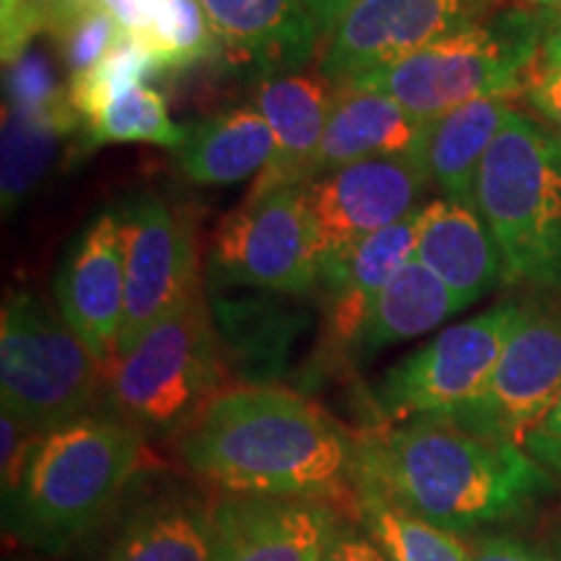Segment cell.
<instances>
[{
	"label": "cell",
	"instance_id": "1",
	"mask_svg": "<svg viewBox=\"0 0 561 561\" xmlns=\"http://www.w3.org/2000/svg\"><path fill=\"white\" fill-rule=\"evenodd\" d=\"M187 471L224 494L356 504L359 445L297 392L227 388L178 437Z\"/></svg>",
	"mask_w": 561,
	"mask_h": 561
},
{
	"label": "cell",
	"instance_id": "2",
	"mask_svg": "<svg viewBox=\"0 0 561 561\" xmlns=\"http://www.w3.org/2000/svg\"><path fill=\"white\" fill-rule=\"evenodd\" d=\"M356 483L458 536L517 520L553 491V476L520 445L445 416L411 419L364 439Z\"/></svg>",
	"mask_w": 561,
	"mask_h": 561
},
{
	"label": "cell",
	"instance_id": "3",
	"mask_svg": "<svg viewBox=\"0 0 561 561\" xmlns=\"http://www.w3.org/2000/svg\"><path fill=\"white\" fill-rule=\"evenodd\" d=\"M146 460V437L107 413H89L34 442L16 496L13 533L34 549L62 551L128 494Z\"/></svg>",
	"mask_w": 561,
	"mask_h": 561
},
{
	"label": "cell",
	"instance_id": "4",
	"mask_svg": "<svg viewBox=\"0 0 561 561\" xmlns=\"http://www.w3.org/2000/svg\"><path fill=\"white\" fill-rule=\"evenodd\" d=\"M473 206L507 284L561 289V136L512 110L481 161Z\"/></svg>",
	"mask_w": 561,
	"mask_h": 561
},
{
	"label": "cell",
	"instance_id": "5",
	"mask_svg": "<svg viewBox=\"0 0 561 561\" xmlns=\"http://www.w3.org/2000/svg\"><path fill=\"white\" fill-rule=\"evenodd\" d=\"M543 21L546 11H502L346 87L388 94L419 121H434L481 96H517L536 68Z\"/></svg>",
	"mask_w": 561,
	"mask_h": 561
},
{
	"label": "cell",
	"instance_id": "6",
	"mask_svg": "<svg viewBox=\"0 0 561 561\" xmlns=\"http://www.w3.org/2000/svg\"><path fill=\"white\" fill-rule=\"evenodd\" d=\"M224 380L219 331L201 294L110 364L102 405L144 437H180L227 390Z\"/></svg>",
	"mask_w": 561,
	"mask_h": 561
},
{
	"label": "cell",
	"instance_id": "7",
	"mask_svg": "<svg viewBox=\"0 0 561 561\" xmlns=\"http://www.w3.org/2000/svg\"><path fill=\"white\" fill-rule=\"evenodd\" d=\"M107 369L60 312L37 294L13 291L0 318V403L32 430L89 416L102 401Z\"/></svg>",
	"mask_w": 561,
	"mask_h": 561
},
{
	"label": "cell",
	"instance_id": "8",
	"mask_svg": "<svg viewBox=\"0 0 561 561\" xmlns=\"http://www.w3.org/2000/svg\"><path fill=\"white\" fill-rule=\"evenodd\" d=\"M528 307L502 301L476 318L445 328L411 351L371 390L377 411L390 424L421 416H447L473 401L489 382L504 346Z\"/></svg>",
	"mask_w": 561,
	"mask_h": 561
},
{
	"label": "cell",
	"instance_id": "9",
	"mask_svg": "<svg viewBox=\"0 0 561 561\" xmlns=\"http://www.w3.org/2000/svg\"><path fill=\"white\" fill-rule=\"evenodd\" d=\"M208 278L214 286L286 297L318 291V252L299 187H280L231 210L210 242Z\"/></svg>",
	"mask_w": 561,
	"mask_h": 561
},
{
	"label": "cell",
	"instance_id": "10",
	"mask_svg": "<svg viewBox=\"0 0 561 561\" xmlns=\"http://www.w3.org/2000/svg\"><path fill=\"white\" fill-rule=\"evenodd\" d=\"M117 210L125 250V314L115 359L128 354L159 320L201 297L191 221L157 193H138Z\"/></svg>",
	"mask_w": 561,
	"mask_h": 561
},
{
	"label": "cell",
	"instance_id": "11",
	"mask_svg": "<svg viewBox=\"0 0 561 561\" xmlns=\"http://www.w3.org/2000/svg\"><path fill=\"white\" fill-rule=\"evenodd\" d=\"M561 398V310L528 307L489 382L445 419L483 437L520 445Z\"/></svg>",
	"mask_w": 561,
	"mask_h": 561
},
{
	"label": "cell",
	"instance_id": "12",
	"mask_svg": "<svg viewBox=\"0 0 561 561\" xmlns=\"http://www.w3.org/2000/svg\"><path fill=\"white\" fill-rule=\"evenodd\" d=\"M430 178L413 157L364 159L299 185L318 268L335 252L421 210Z\"/></svg>",
	"mask_w": 561,
	"mask_h": 561
},
{
	"label": "cell",
	"instance_id": "13",
	"mask_svg": "<svg viewBox=\"0 0 561 561\" xmlns=\"http://www.w3.org/2000/svg\"><path fill=\"white\" fill-rule=\"evenodd\" d=\"M489 0H359L322 47L318 70L335 89L481 21Z\"/></svg>",
	"mask_w": 561,
	"mask_h": 561
},
{
	"label": "cell",
	"instance_id": "14",
	"mask_svg": "<svg viewBox=\"0 0 561 561\" xmlns=\"http://www.w3.org/2000/svg\"><path fill=\"white\" fill-rule=\"evenodd\" d=\"M58 312L104 369L115 362L125 314L121 210L104 208L70 244L55 276Z\"/></svg>",
	"mask_w": 561,
	"mask_h": 561
},
{
	"label": "cell",
	"instance_id": "15",
	"mask_svg": "<svg viewBox=\"0 0 561 561\" xmlns=\"http://www.w3.org/2000/svg\"><path fill=\"white\" fill-rule=\"evenodd\" d=\"M339 530L331 502L224 494L216 500L210 561H320Z\"/></svg>",
	"mask_w": 561,
	"mask_h": 561
},
{
	"label": "cell",
	"instance_id": "16",
	"mask_svg": "<svg viewBox=\"0 0 561 561\" xmlns=\"http://www.w3.org/2000/svg\"><path fill=\"white\" fill-rule=\"evenodd\" d=\"M335 89L325 76L291 70L268 73L252 89L250 104L268 123L276 149L268 167L252 182L244 201L263 198L280 187H299L310 178V167L335 102Z\"/></svg>",
	"mask_w": 561,
	"mask_h": 561
},
{
	"label": "cell",
	"instance_id": "17",
	"mask_svg": "<svg viewBox=\"0 0 561 561\" xmlns=\"http://www.w3.org/2000/svg\"><path fill=\"white\" fill-rule=\"evenodd\" d=\"M216 500L187 486H161L130 502L100 561H210Z\"/></svg>",
	"mask_w": 561,
	"mask_h": 561
},
{
	"label": "cell",
	"instance_id": "18",
	"mask_svg": "<svg viewBox=\"0 0 561 561\" xmlns=\"http://www.w3.org/2000/svg\"><path fill=\"white\" fill-rule=\"evenodd\" d=\"M416 216L419 210L320 263L328 331L343 346H356L375 299L416 255Z\"/></svg>",
	"mask_w": 561,
	"mask_h": 561
},
{
	"label": "cell",
	"instance_id": "19",
	"mask_svg": "<svg viewBox=\"0 0 561 561\" xmlns=\"http://www.w3.org/2000/svg\"><path fill=\"white\" fill-rule=\"evenodd\" d=\"M221 53L250 60L265 73L301 70L322 37L307 0H198Z\"/></svg>",
	"mask_w": 561,
	"mask_h": 561
},
{
	"label": "cell",
	"instance_id": "20",
	"mask_svg": "<svg viewBox=\"0 0 561 561\" xmlns=\"http://www.w3.org/2000/svg\"><path fill=\"white\" fill-rule=\"evenodd\" d=\"M466 307L504 280V263L494 237L473 203L437 198L416 216V255Z\"/></svg>",
	"mask_w": 561,
	"mask_h": 561
},
{
	"label": "cell",
	"instance_id": "21",
	"mask_svg": "<svg viewBox=\"0 0 561 561\" xmlns=\"http://www.w3.org/2000/svg\"><path fill=\"white\" fill-rule=\"evenodd\" d=\"M424 128L426 121H419L388 94L369 89H339L307 182L364 159H416Z\"/></svg>",
	"mask_w": 561,
	"mask_h": 561
},
{
	"label": "cell",
	"instance_id": "22",
	"mask_svg": "<svg viewBox=\"0 0 561 561\" xmlns=\"http://www.w3.org/2000/svg\"><path fill=\"white\" fill-rule=\"evenodd\" d=\"M515 96L491 94L426 121L416 161L442 198L473 203L481 161L507 121Z\"/></svg>",
	"mask_w": 561,
	"mask_h": 561
},
{
	"label": "cell",
	"instance_id": "23",
	"mask_svg": "<svg viewBox=\"0 0 561 561\" xmlns=\"http://www.w3.org/2000/svg\"><path fill=\"white\" fill-rule=\"evenodd\" d=\"M273 149L276 140L268 123L248 102L187 125V136L174 151V161L193 185L229 187L261 174Z\"/></svg>",
	"mask_w": 561,
	"mask_h": 561
},
{
	"label": "cell",
	"instance_id": "24",
	"mask_svg": "<svg viewBox=\"0 0 561 561\" xmlns=\"http://www.w3.org/2000/svg\"><path fill=\"white\" fill-rule=\"evenodd\" d=\"M460 310H466V305L458 294L419 261H411L375 299L354 348L371 356L396 343L426 335Z\"/></svg>",
	"mask_w": 561,
	"mask_h": 561
},
{
	"label": "cell",
	"instance_id": "25",
	"mask_svg": "<svg viewBox=\"0 0 561 561\" xmlns=\"http://www.w3.org/2000/svg\"><path fill=\"white\" fill-rule=\"evenodd\" d=\"M83 128L73 102L26 110L3 104V214L9 216L47 178L62 140Z\"/></svg>",
	"mask_w": 561,
	"mask_h": 561
},
{
	"label": "cell",
	"instance_id": "26",
	"mask_svg": "<svg viewBox=\"0 0 561 561\" xmlns=\"http://www.w3.org/2000/svg\"><path fill=\"white\" fill-rule=\"evenodd\" d=\"M356 512L390 561H473L458 533L413 515L380 489L356 483Z\"/></svg>",
	"mask_w": 561,
	"mask_h": 561
},
{
	"label": "cell",
	"instance_id": "27",
	"mask_svg": "<svg viewBox=\"0 0 561 561\" xmlns=\"http://www.w3.org/2000/svg\"><path fill=\"white\" fill-rule=\"evenodd\" d=\"M187 125L172 123L164 96L149 83L112 94L83 115V149L112 144H153L178 151Z\"/></svg>",
	"mask_w": 561,
	"mask_h": 561
},
{
	"label": "cell",
	"instance_id": "28",
	"mask_svg": "<svg viewBox=\"0 0 561 561\" xmlns=\"http://www.w3.org/2000/svg\"><path fill=\"white\" fill-rule=\"evenodd\" d=\"M144 45L161 70H185L221 53L214 26L198 0H159Z\"/></svg>",
	"mask_w": 561,
	"mask_h": 561
},
{
	"label": "cell",
	"instance_id": "29",
	"mask_svg": "<svg viewBox=\"0 0 561 561\" xmlns=\"http://www.w3.org/2000/svg\"><path fill=\"white\" fill-rule=\"evenodd\" d=\"M159 73H164V70L149 47L140 39L123 37L100 66L91 68L81 79L68 81V96L83 117L91 107L110 100L112 94H121V91L138 87V83H149Z\"/></svg>",
	"mask_w": 561,
	"mask_h": 561
},
{
	"label": "cell",
	"instance_id": "30",
	"mask_svg": "<svg viewBox=\"0 0 561 561\" xmlns=\"http://www.w3.org/2000/svg\"><path fill=\"white\" fill-rule=\"evenodd\" d=\"M123 37H128V34L121 30V24L100 3L79 13L58 32L68 81L81 79L91 68L100 66Z\"/></svg>",
	"mask_w": 561,
	"mask_h": 561
},
{
	"label": "cell",
	"instance_id": "31",
	"mask_svg": "<svg viewBox=\"0 0 561 561\" xmlns=\"http://www.w3.org/2000/svg\"><path fill=\"white\" fill-rule=\"evenodd\" d=\"M3 104L26 110L58 107L68 102V87H62L50 55L39 47H26L16 60L5 66L3 79Z\"/></svg>",
	"mask_w": 561,
	"mask_h": 561
},
{
	"label": "cell",
	"instance_id": "32",
	"mask_svg": "<svg viewBox=\"0 0 561 561\" xmlns=\"http://www.w3.org/2000/svg\"><path fill=\"white\" fill-rule=\"evenodd\" d=\"M39 434L42 432L32 430L11 409H0V489H3L5 504L16 496L21 481H24L32 447Z\"/></svg>",
	"mask_w": 561,
	"mask_h": 561
},
{
	"label": "cell",
	"instance_id": "33",
	"mask_svg": "<svg viewBox=\"0 0 561 561\" xmlns=\"http://www.w3.org/2000/svg\"><path fill=\"white\" fill-rule=\"evenodd\" d=\"M3 3V66L16 60L26 47H32V39L42 32H50V21L37 0H0Z\"/></svg>",
	"mask_w": 561,
	"mask_h": 561
},
{
	"label": "cell",
	"instance_id": "34",
	"mask_svg": "<svg viewBox=\"0 0 561 561\" xmlns=\"http://www.w3.org/2000/svg\"><path fill=\"white\" fill-rule=\"evenodd\" d=\"M523 100L528 104L536 121L561 136V68L559 70H533L525 83Z\"/></svg>",
	"mask_w": 561,
	"mask_h": 561
},
{
	"label": "cell",
	"instance_id": "35",
	"mask_svg": "<svg viewBox=\"0 0 561 561\" xmlns=\"http://www.w3.org/2000/svg\"><path fill=\"white\" fill-rule=\"evenodd\" d=\"M523 450L530 455L546 473L561 479V398L553 409L546 413L541 424L533 430L523 442Z\"/></svg>",
	"mask_w": 561,
	"mask_h": 561
},
{
	"label": "cell",
	"instance_id": "36",
	"mask_svg": "<svg viewBox=\"0 0 561 561\" xmlns=\"http://www.w3.org/2000/svg\"><path fill=\"white\" fill-rule=\"evenodd\" d=\"M473 561H553L541 546L507 533H489L471 546Z\"/></svg>",
	"mask_w": 561,
	"mask_h": 561
},
{
	"label": "cell",
	"instance_id": "37",
	"mask_svg": "<svg viewBox=\"0 0 561 561\" xmlns=\"http://www.w3.org/2000/svg\"><path fill=\"white\" fill-rule=\"evenodd\" d=\"M320 561H390L371 536L354 530H339Z\"/></svg>",
	"mask_w": 561,
	"mask_h": 561
},
{
	"label": "cell",
	"instance_id": "38",
	"mask_svg": "<svg viewBox=\"0 0 561 561\" xmlns=\"http://www.w3.org/2000/svg\"><path fill=\"white\" fill-rule=\"evenodd\" d=\"M561 68V11H546L541 47L533 70H559Z\"/></svg>",
	"mask_w": 561,
	"mask_h": 561
},
{
	"label": "cell",
	"instance_id": "39",
	"mask_svg": "<svg viewBox=\"0 0 561 561\" xmlns=\"http://www.w3.org/2000/svg\"><path fill=\"white\" fill-rule=\"evenodd\" d=\"M37 3L45 11L47 21H50V32L58 34L62 26H68L79 13L96 5L100 0H37Z\"/></svg>",
	"mask_w": 561,
	"mask_h": 561
},
{
	"label": "cell",
	"instance_id": "40",
	"mask_svg": "<svg viewBox=\"0 0 561 561\" xmlns=\"http://www.w3.org/2000/svg\"><path fill=\"white\" fill-rule=\"evenodd\" d=\"M312 9V16L318 19V26L322 32V37H331L335 26H339V21L346 16V13L354 9L359 0H307Z\"/></svg>",
	"mask_w": 561,
	"mask_h": 561
},
{
	"label": "cell",
	"instance_id": "41",
	"mask_svg": "<svg viewBox=\"0 0 561 561\" xmlns=\"http://www.w3.org/2000/svg\"><path fill=\"white\" fill-rule=\"evenodd\" d=\"M520 3L538 11H561V0H520Z\"/></svg>",
	"mask_w": 561,
	"mask_h": 561
},
{
	"label": "cell",
	"instance_id": "42",
	"mask_svg": "<svg viewBox=\"0 0 561 561\" xmlns=\"http://www.w3.org/2000/svg\"><path fill=\"white\" fill-rule=\"evenodd\" d=\"M553 561H561V536H559V541H557V551H553Z\"/></svg>",
	"mask_w": 561,
	"mask_h": 561
}]
</instances>
